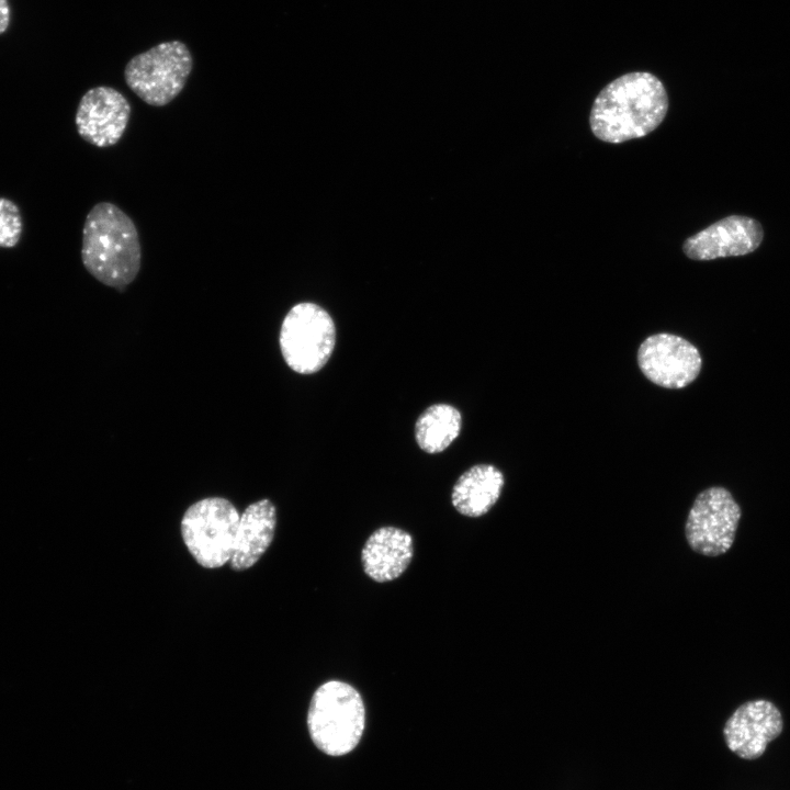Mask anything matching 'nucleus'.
I'll return each mask as SVG.
<instances>
[{
    "mask_svg": "<svg viewBox=\"0 0 790 790\" xmlns=\"http://www.w3.org/2000/svg\"><path fill=\"white\" fill-rule=\"evenodd\" d=\"M81 260L99 282L119 290L140 270L142 248L133 219L117 205L99 202L87 214Z\"/></svg>",
    "mask_w": 790,
    "mask_h": 790,
    "instance_id": "2",
    "label": "nucleus"
},
{
    "mask_svg": "<svg viewBox=\"0 0 790 790\" xmlns=\"http://www.w3.org/2000/svg\"><path fill=\"white\" fill-rule=\"evenodd\" d=\"M764 239L761 224L749 216L730 215L688 237L682 250L692 260H714L754 252Z\"/></svg>",
    "mask_w": 790,
    "mask_h": 790,
    "instance_id": "10",
    "label": "nucleus"
},
{
    "mask_svg": "<svg viewBox=\"0 0 790 790\" xmlns=\"http://www.w3.org/2000/svg\"><path fill=\"white\" fill-rule=\"evenodd\" d=\"M667 110L663 82L648 71H633L602 88L592 103L589 125L600 140L619 144L653 132Z\"/></svg>",
    "mask_w": 790,
    "mask_h": 790,
    "instance_id": "1",
    "label": "nucleus"
},
{
    "mask_svg": "<svg viewBox=\"0 0 790 790\" xmlns=\"http://www.w3.org/2000/svg\"><path fill=\"white\" fill-rule=\"evenodd\" d=\"M414 554L411 535L396 527L376 529L365 541L361 562L364 573L377 583L398 578Z\"/></svg>",
    "mask_w": 790,
    "mask_h": 790,
    "instance_id": "12",
    "label": "nucleus"
},
{
    "mask_svg": "<svg viewBox=\"0 0 790 790\" xmlns=\"http://www.w3.org/2000/svg\"><path fill=\"white\" fill-rule=\"evenodd\" d=\"M10 23V7L8 0H0V34L4 33Z\"/></svg>",
    "mask_w": 790,
    "mask_h": 790,
    "instance_id": "17",
    "label": "nucleus"
},
{
    "mask_svg": "<svg viewBox=\"0 0 790 790\" xmlns=\"http://www.w3.org/2000/svg\"><path fill=\"white\" fill-rule=\"evenodd\" d=\"M779 709L770 701L758 699L741 704L723 727L726 746L743 759L760 757L769 742L782 732Z\"/></svg>",
    "mask_w": 790,
    "mask_h": 790,
    "instance_id": "11",
    "label": "nucleus"
},
{
    "mask_svg": "<svg viewBox=\"0 0 790 790\" xmlns=\"http://www.w3.org/2000/svg\"><path fill=\"white\" fill-rule=\"evenodd\" d=\"M637 364L652 383L665 388H682L699 375L702 358L685 338L659 332L648 336L640 345Z\"/></svg>",
    "mask_w": 790,
    "mask_h": 790,
    "instance_id": "8",
    "label": "nucleus"
},
{
    "mask_svg": "<svg viewBox=\"0 0 790 790\" xmlns=\"http://www.w3.org/2000/svg\"><path fill=\"white\" fill-rule=\"evenodd\" d=\"M307 726L321 752L332 756L351 752L365 726V708L359 691L340 680L320 685L309 703Z\"/></svg>",
    "mask_w": 790,
    "mask_h": 790,
    "instance_id": "3",
    "label": "nucleus"
},
{
    "mask_svg": "<svg viewBox=\"0 0 790 790\" xmlns=\"http://www.w3.org/2000/svg\"><path fill=\"white\" fill-rule=\"evenodd\" d=\"M741 508L732 494L722 486H712L698 494L686 526L689 546L706 556L727 552L735 539Z\"/></svg>",
    "mask_w": 790,
    "mask_h": 790,
    "instance_id": "7",
    "label": "nucleus"
},
{
    "mask_svg": "<svg viewBox=\"0 0 790 790\" xmlns=\"http://www.w3.org/2000/svg\"><path fill=\"white\" fill-rule=\"evenodd\" d=\"M193 60L180 41L160 43L133 57L124 70L128 88L145 103L163 106L184 88Z\"/></svg>",
    "mask_w": 790,
    "mask_h": 790,
    "instance_id": "6",
    "label": "nucleus"
},
{
    "mask_svg": "<svg viewBox=\"0 0 790 790\" xmlns=\"http://www.w3.org/2000/svg\"><path fill=\"white\" fill-rule=\"evenodd\" d=\"M22 230L23 221L19 206L9 199L0 198V248L15 247Z\"/></svg>",
    "mask_w": 790,
    "mask_h": 790,
    "instance_id": "16",
    "label": "nucleus"
},
{
    "mask_svg": "<svg viewBox=\"0 0 790 790\" xmlns=\"http://www.w3.org/2000/svg\"><path fill=\"white\" fill-rule=\"evenodd\" d=\"M276 526V509L269 499L250 504L240 515L233 554L234 571L253 566L270 546Z\"/></svg>",
    "mask_w": 790,
    "mask_h": 790,
    "instance_id": "13",
    "label": "nucleus"
},
{
    "mask_svg": "<svg viewBox=\"0 0 790 790\" xmlns=\"http://www.w3.org/2000/svg\"><path fill=\"white\" fill-rule=\"evenodd\" d=\"M128 100L112 87H94L80 99L75 123L79 136L87 143L111 147L123 136L129 117Z\"/></svg>",
    "mask_w": 790,
    "mask_h": 790,
    "instance_id": "9",
    "label": "nucleus"
},
{
    "mask_svg": "<svg viewBox=\"0 0 790 790\" xmlns=\"http://www.w3.org/2000/svg\"><path fill=\"white\" fill-rule=\"evenodd\" d=\"M280 349L287 366L314 374L329 360L336 345V326L329 313L311 302L295 304L280 329Z\"/></svg>",
    "mask_w": 790,
    "mask_h": 790,
    "instance_id": "4",
    "label": "nucleus"
},
{
    "mask_svg": "<svg viewBox=\"0 0 790 790\" xmlns=\"http://www.w3.org/2000/svg\"><path fill=\"white\" fill-rule=\"evenodd\" d=\"M504 483V475L496 466L473 465L456 479L451 493L452 505L463 516H484L499 499Z\"/></svg>",
    "mask_w": 790,
    "mask_h": 790,
    "instance_id": "14",
    "label": "nucleus"
},
{
    "mask_svg": "<svg viewBox=\"0 0 790 790\" xmlns=\"http://www.w3.org/2000/svg\"><path fill=\"white\" fill-rule=\"evenodd\" d=\"M240 515L226 498L207 497L191 505L181 519V535L193 558L205 568L229 563Z\"/></svg>",
    "mask_w": 790,
    "mask_h": 790,
    "instance_id": "5",
    "label": "nucleus"
},
{
    "mask_svg": "<svg viewBox=\"0 0 790 790\" xmlns=\"http://www.w3.org/2000/svg\"><path fill=\"white\" fill-rule=\"evenodd\" d=\"M461 413L452 405L440 403L427 407L415 424L418 447L430 454L444 451L459 437Z\"/></svg>",
    "mask_w": 790,
    "mask_h": 790,
    "instance_id": "15",
    "label": "nucleus"
}]
</instances>
